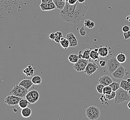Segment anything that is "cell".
I'll list each match as a JSON object with an SVG mask.
<instances>
[{"label": "cell", "instance_id": "cell-1", "mask_svg": "<svg viewBox=\"0 0 130 120\" xmlns=\"http://www.w3.org/2000/svg\"><path fill=\"white\" fill-rule=\"evenodd\" d=\"M88 8L86 2L83 3L77 2L73 5L69 4L66 2L64 8L60 12V18L63 22L76 24L84 18Z\"/></svg>", "mask_w": 130, "mask_h": 120}, {"label": "cell", "instance_id": "cell-2", "mask_svg": "<svg viewBox=\"0 0 130 120\" xmlns=\"http://www.w3.org/2000/svg\"><path fill=\"white\" fill-rule=\"evenodd\" d=\"M127 91L121 87L116 91V96L114 100L115 104L118 105L125 101H129L130 96Z\"/></svg>", "mask_w": 130, "mask_h": 120}, {"label": "cell", "instance_id": "cell-3", "mask_svg": "<svg viewBox=\"0 0 130 120\" xmlns=\"http://www.w3.org/2000/svg\"><path fill=\"white\" fill-rule=\"evenodd\" d=\"M101 115L100 110L96 106L91 105L86 109V116L89 120H97Z\"/></svg>", "mask_w": 130, "mask_h": 120}, {"label": "cell", "instance_id": "cell-4", "mask_svg": "<svg viewBox=\"0 0 130 120\" xmlns=\"http://www.w3.org/2000/svg\"><path fill=\"white\" fill-rule=\"evenodd\" d=\"M28 92V90L24 88L23 86L20 85H14L13 88L10 91V95H13L21 98H24L26 97L27 93Z\"/></svg>", "mask_w": 130, "mask_h": 120}, {"label": "cell", "instance_id": "cell-5", "mask_svg": "<svg viewBox=\"0 0 130 120\" xmlns=\"http://www.w3.org/2000/svg\"><path fill=\"white\" fill-rule=\"evenodd\" d=\"M120 65V63L117 61L116 57L113 56L110 58L107 62V70L109 73L112 74V73H113Z\"/></svg>", "mask_w": 130, "mask_h": 120}, {"label": "cell", "instance_id": "cell-6", "mask_svg": "<svg viewBox=\"0 0 130 120\" xmlns=\"http://www.w3.org/2000/svg\"><path fill=\"white\" fill-rule=\"evenodd\" d=\"M40 97L39 92L37 90H31L29 91L25 98L30 104H34L38 101Z\"/></svg>", "mask_w": 130, "mask_h": 120}, {"label": "cell", "instance_id": "cell-7", "mask_svg": "<svg viewBox=\"0 0 130 120\" xmlns=\"http://www.w3.org/2000/svg\"><path fill=\"white\" fill-rule=\"evenodd\" d=\"M89 60H86L83 58L79 59L78 62L73 66V68L76 71L81 72L85 70L86 66L88 64Z\"/></svg>", "mask_w": 130, "mask_h": 120}, {"label": "cell", "instance_id": "cell-8", "mask_svg": "<svg viewBox=\"0 0 130 120\" xmlns=\"http://www.w3.org/2000/svg\"><path fill=\"white\" fill-rule=\"evenodd\" d=\"M126 74H127V69L123 66L120 65L112 73V75L116 79H122Z\"/></svg>", "mask_w": 130, "mask_h": 120}, {"label": "cell", "instance_id": "cell-9", "mask_svg": "<svg viewBox=\"0 0 130 120\" xmlns=\"http://www.w3.org/2000/svg\"><path fill=\"white\" fill-rule=\"evenodd\" d=\"M22 98L13 95H10L6 97L4 102L9 106H16L18 105L20 101Z\"/></svg>", "mask_w": 130, "mask_h": 120}, {"label": "cell", "instance_id": "cell-10", "mask_svg": "<svg viewBox=\"0 0 130 120\" xmlns=\"http://www.w3.org/2000/svg\"><path fill=\"white\" fill-rule=\"evenodd\" d=\"M99 68V66L95 63H89L84 71L87 75H91L94 74Z\"/></svg>", "mask_w": 130, "mask_h": 120}, {"label": "cell", "instance_id": "cell-11", "mask_svg": "<svg viewBox=\"0 0 130 120\" xmlns=\"http://www.w3.org/2000/svg\"><path fill=\"white\" fill-rule=\"evenodd\" d=\"M66 38L68 39L70 44V47L75 48L78 45V41L75 35L72 32L69 33L66 35Z\"/></svg>", "mask_w": 130, "mask_h": 120}, {"label": "cell", "instance_id": "cell-12", "mask_svg": "<svg viewBox=\"0 0 130 120\" xmlns=\"http://www.w3.org/2000/svg\"><path fill=\"white\" fill-rule=\"evenodd\" d=\"M98 53L100 57L105 58L109 55L110 50L107 46H101L99 48Z\"/></svg>", "mask_w": 130, "mask_h": 120}, {"label": "cell", "instance_id": "cell-13", "mask_svg": "<svg viewBox=\"0 0 130 120\" xmlns=\"http://www.w3.org/2000/svg\"><path fill=\"white\" fill-rule=\"evenodd\" d=\"M98 81H99V83L104 85V86H109L113 82L111 77L107 74L102 76L99 78Z\"/></svg>", "mask_w": 130, "mask_h": 120}, {"label": "cell", "instance_id": "cell-14", "mask_svg": "<svg viewBox=\"0 0 130 120\" xmlns=\"http://www.w3.org/2000/svg\"><path fill=\"white\" fill-rule=\"evenodd\" d=\"M35 71V68L33 64H30L27 67V68H24L22 71V73L25 74L27 77H31L34 75Z\"/></svg>", "mask_w": 130, "mask_h": 120}, {"label": "cell", "instance_id": "cell-15", "mask_svg": "<svg viewBox=\"0 0 130 120\" xmlns=\"http://www.w3.org/2000/svg\"><path fill=\"white\" fill-rule=\"evenodd\" d=\"M98 50L99 48H97L94 50H91L90 54V60L96 62L100 59V56L98 53Z\"/></svg>", "mask_w": 130, "mask_h": 120}, {"label": "cell", "instance_id": "cell-16", "mask_svg": "<svg viewBox=\"0 0 130 120\" xmlns=\"http://www.w3.org/2000/svg\"><path fill=\"white\" fill-rule=\"evenodd\" d=\"M33 83L30 79H24L19 83V85L23 86L24 88L28 90L33 85Z\"/></svg>", "mask_w": 130, "mask_h": 120}, {"label": "cell", "instance_id": "cell-17", "mask_svg": "<svg viewBox=\"0 0 130 120\" xmlns=\"http://www.w3.org/2000/svg\"><path fill=\"white\" fill-rule=\"evenodd\" d=\"M32 114L31 110L28 107L22 109L21 110V115L24 118H29L31 116Z\"/></svg>", "mask_w": 130, "mask_h": 120}, {"label": "cell", "instance_id": "cell-18", "mask_svg": "<svg viewBox=\"0 0 130 120\" xmlns=\"http://www.w3.org/2000/svg\"><path fill=\"white\" fill-rule=\"evenodd\" d=\"M53 3H54L57 8L61 10L64 8L66 2L65 0H53Z\"/></svg>", "mask_w": 130, "mask_h": 120}, {"label": "cell", "instance_id": "cell-19", "mask_svg": "<svg viewBox=\"0 0 130 120\" xmlns=\"http://www.w3.org/2000/svg\"><path fill=\"white\" fill-rule=\"evenodd\" d=\"M60 44L62 48L65 50H67L69 47H70V44L69 40L66 38H64L63 37L61 38Z\"/></svg>", "mask_w": 130, "mask_h": 120}, {"label": "cell", "instance_id": "cell-20", "mask_svg": "<svg viewBox=\"0 0 130 120\" xmlns=\"http://www.w3.org/2000/svg\"><path fill=\"white\" fill-rule=\"evenodd\" d=\"M120 87L125 90L129 91L130 90V82L127 81V80L122 79L120 83Z\"/></svg>", "mask_w": 130, "mask_h": 120}, {"label": "cell", "instance_id": "cell-21", "mask_svg": "<svg viewBox=\"0 0 130 120\" xmlns=\"http://www.w3.org/2000/svg\"><path fill=\"white\" fill-rule=\"evenodd\" d=\"M116 59L117 61L121 64L125 63L126 61L127 58L126 55L124 53L121 52L116 56Z\"/></svg>", "mask_w": 130, "mask_h": 120}, {"label": "cell", "instance_id": "cell-22", "mask_svg": "<svg viewBox=\"0 0 130 120\" xmlns=\"http://www.w3.org/2000/svg\"><path fill=\"white\" fill-rule=\"evenodd\" d=\"M68 60L69 62L71 63L75 64L77 63L79 60V58L78 57V55H75V54H71L68 56Z\"/></svg>", "mask_w": 130, "mask_h": 120}, {"label": "cell", "instance_id": "cell-23", "mask_svg": "<svg viewBox=\"0 0 130 120\" xmlns=\"http://www.w3.org/2000/svg\"><path fill=\"white\" fill-rule=\"evenodd\" d=\"M29 104L30 103H29L28 101L27 100L26 98L24 99L23 98L20 101L18 105L19 107L21 109H24V108L28 107Z\"/></svg>", "mask_w": 130, "mask_h": 120}, {"label": "cell", "instance_id": "cell-24", "mask_svg": "<svg viewBox=\"0 0 130 120\" xmlns=\"http://www.w3.org/2000/svg\"><path fill=\"white\" fill-rule=\"evenodd\" d=\"M31 81L35 85H39L42 83L41 77L38 75L34 76L31 78Z\"/></svg>", "mask_w": 130, "mask_h": 120}, {"label": "cell", "instance_id": "cell-25", "mask_svg": "<svg viewBox=\"0 0 130 120\" xmlns=\"http://www.w3.org/2000/svg\"><path fill=\"white\" fill-rule=\"evenodd\" d=\"M84 26L87 28L92 29L95 26V23L93 21H91L90 20L86 19L84 22Z\"/></svg>", "mask_w": 130, "mask_h": 120}, {"label": "cell", "instance_id": "cell-26", "mask_svg": "<svg viewBox=\"0 0 130 120\" xmlns=\"http://www.w3.org/2000/svg\"><path fill=\"white\" fill-rule=\"evenodd\" d=\"M92 49H85L83 50V58L86 60H90V54Z\"/></svg>", "mask_w": 130, "mask_h": 120}, {"label": "cell", "instance_id": "cell-27", "mask_svg": "<svg viewBox=\"0 0 130 120\" xmlns=\"http://www.w3.org/2000/svg\"><path fill=\"white\" fill-rule=\"evenodd\" d=\"M109 86H111L112 91H117L118 89H120V83L115 81H113Z\"/></svg>", "mask_w": 130, "mask_h": 120}, {"label": "cell", "instance_id": "cell-28", "mask_svg": "<svg viewBox=\"0 0 130 120\" xmlns=\"http://www.w3.org/2000/svg\"><path fill=\"white\" fill-rule=\"evenodd\" d=\"M112 91V88L110 86H105L103 90V94L109 95V94L111 93Z\"/></svg>", "mask_w": 130, "mask_h": 120}, {"label": "cell", "instance_id": "cell-29", "mask_svg": "<svg viewBox=\"0 0 130 120\" xmlns=\"http://www.w3.org/2000/svg\"><path fill=\"white\" fill-rule=\"evenodd\" d=\"M104 87H105V86L104 85H102L101 84H98V85H96V90L99 94H103V90L104 89Z\"/></svg>", "mask_w": 130, "mask_h": 120}, {"label": "cell", "instance_id": "cell-30", "mask_svg": "<svg viewBox=\"0 0 130 120\" xmlns=\"http://www.w3.org/2000/svg\"><path fill=\"white\" fill-rule=\"evenodd\" d=\"M40 7L41 9L43 11H49V4H45L43 3H41L40 5Z\"/></svg>", "mask_w": 130, "mask_h": 120}, {"label": "cell", "instance_id": "cell-31", "mask_svg": "<svg viewBox=\"0 0 130 120\" xmlns=\"http://www.w3.org/2000/svg\"><path fill=\"white\" fill-rule=\"evenodd\" d=\"M105 96L106 97L107 99H108V100L115 99V97L116 96V91H112L111 94L109 95H105Z\"/></svg>", "mask_w": 130, "mask_h": 120}, {"label": "cell", "instance_id": "cell-32", "mask_svg": "<svg viewBox=\"0 0 130 120\" xmlns=\"http://www.w3.org/2000/svg\"><path fill=\"white\" fill-rule=\"evenodd\" d=\"M88 33V32H87V29L84 27H82L79 30V33L82 36H85Z\"/></svg>", "mask_w": 130, "mask_h": 120}, {"label": "cell", "instance_id": "cell-33", "mask_svg": "<svg viewBox=\"0 0 130 120\" xmlns=\"http://www.w3.org/2000/svg\"><path fill=\"white\" fill-rule=\"evenodd\" d=\"M100 100L101 101V103L103 104V103H105L106 102H107L108 100V99H107L106 97H105V95L102 94L101 97H100Z\"/></svg>", "mask_w": 130, "mask_h": 120}, {"label": "cell", "instance_id": "cell-34", "mask_svg": "<svg viewBox=\"0 0 130 120\" xmlns=\"http://www.w3.org/2000/svg\"><path fill=\"white\" fill-rule=\"evenodd\" d=\"M123 36L124 37L125 40H127L130 38V31L123 32Z\"/></svg>", "mask_w": 130, "mask_h": 120}, {"label": "cell", "instance_id": "cell-35", "mask_svg": "<svg viewBox=\"0 0 130 120\" xmlns=\"http://www.w3.org/2000/svg\"><path fill=\"white\" fill-rule=\"evenodd\" d=\"M130 27L128 26H123L122 31L123 32H127L128 31H130Z\"/></svg>", "mask_w": 130, "mask_h": 120}, {"label": "cell", "instance_id": "cell-36", "mask_svg": "<svg viewBox=\"0 0 130 120\" xmlns=\"http://www.w3.org/2000/svg\"><path fill=\"white\" fill-rule=\"evenodd\" d=\"M99 64L102 67H104L107 65V62L105 60H101L99 62Z\"/></svg>", "mask_w": 130, "mask_h": 120}, {"label": "cell", "instance_id": "cell-37", "mask_svg": "<svg viewBox=\"0 0 130 120\" xmlns=\"http://www.w3.org/2000/svg\"><path fill=\"white\" fill-rule=\"evenodd\" d=\"M67 2L69 4L73 5H75L78 2H77V0H68Z\"/></svg>", "mask_w": 130, "mask_h": 120}, {"label": "cell", "instance_id": "cell-38", "mask_svg": "<svg viewBox=\"0 0 130 120\" xmlns=\"http://www.w3.org/2000/svg\"><path fill=\"white\" fill-rule=\"evenodd\" d=\"M55 34L56 36H58V37H63V34L61 31H57L56 32H55Z\"/></svg>", "mask_w": 130, "mask_h": 120}, {"label": "cell", "instance_id": "cell-39", "mask_svg": "<svg viewBox=\"0 0 130 120\" xmlns=\"http://www.w3.org/2000/svg\"><path fill=\"white\" fill-rule=\"evenodd\" d=\"M55 37H56V36H55V33H51L49 36V38L50 39L52 40H54Z\"/></svg>", "mask_w": 130, "mask_h": 120}, {"label": "cell", "instance_id": "cell-40", "mask_svg": "<svg viewBox=\"0 0 130 120\" xmlns=\"http://www.w3.org/2000/svg\"><path fill=\"white\" fill-rule=\"evenodd\" d=\"M61 37H58V36H56L55 39L54 40V41L57 43H60L61 39Z\"/></svg>", "mask_w": 130, "mask_h": 120}, {"label": "cell", "instance_id": "cell-41", "mask_svg": "<svg viewBox=\"0 0 130 120\" xmlns=\"http://www.w3.org/2000/svg\"><path fill=\"white\" fill-rule=\"evenodd\" d=\"M52 2H53V0H41V3L45 4H49Z\"/></svg>", "mask_w": 130, "mask_h": 120}, {"label": "cell", "instance_id": "cell-42", "mask_svg": "<svg viewBox=\"0 0 130 120\" xmlns=\"http://www.w3.org/2000/svg\"><path fill=\"white\" fill-rule=\"evenodd\" d=\"M78 57L79 58V59H81V58H83V53L82 52L80 51L79 52V54H78Z\"/></svg>", "mask_w": 130, "mask_h": 120}, {"label": "cell", "instance_id": "cell-43", "mask_svg": "<svg viewBox=\"0 0 130 120\" xmlns=\"http://www.w3.org/2000/svg\"><path fill=\"white\" fill-rule=\"evenodd\" d=\"M86 1V0H77L78 3H85Z\"/></svg>", "mask_w": 130, "mask_h": 120}, {"label": "cell", "instance_id": "cell-44", "mask_svg": "<svg viewBox=\"0 0 130 120\" xmlns=\"http://www.w3.org/2000/svg\"><path fill=\"white\" fill-rule=\"evenodd\" d=\"M126 19L127 21H128L130 22V15H128V16L126 17Z\"/></svg>", "mask_w": 130, "mask_h": 120}, {"label": "cell", "instance_id": "cell-45", "mask_svg": "<svg viewBox=\"0 0 130 120\" xmlns=\"http://www.w3.org/2000/svg\"><path fill=\"white\" fill-rule=\"evenodd\" d=\"M127 107L129 109H130V100L128 102V103Z\"/></svg>", "mask_w": 130, "mask_h": 120}, {"label": "cell", "instance_id": "cell-46", "mask_svg": "<svg viewBox=\"0 0 130 120\" xmlns=\"http://www.w3.org/2000/svg\"><path fill=\"white\" fill-rule=\"evenodd\" d=\"M127 81H128V82H130V78H127Z\"/></svg>", "mask_w": 130, "mask_h": 120}, {"label": "cell", "instance_id": "cell-47", "mask_svg": "<svg viewBox=\"0 0 130 120\" xmlns=\"http://www.w3.org/2000/svg\"><path fill=\"white\" fill-rule=\"evenodd\" d=\"M129 91V93H130V91Z\"/></svg>", "mask_w": 130, "mask_h": 120}]
</instances>
